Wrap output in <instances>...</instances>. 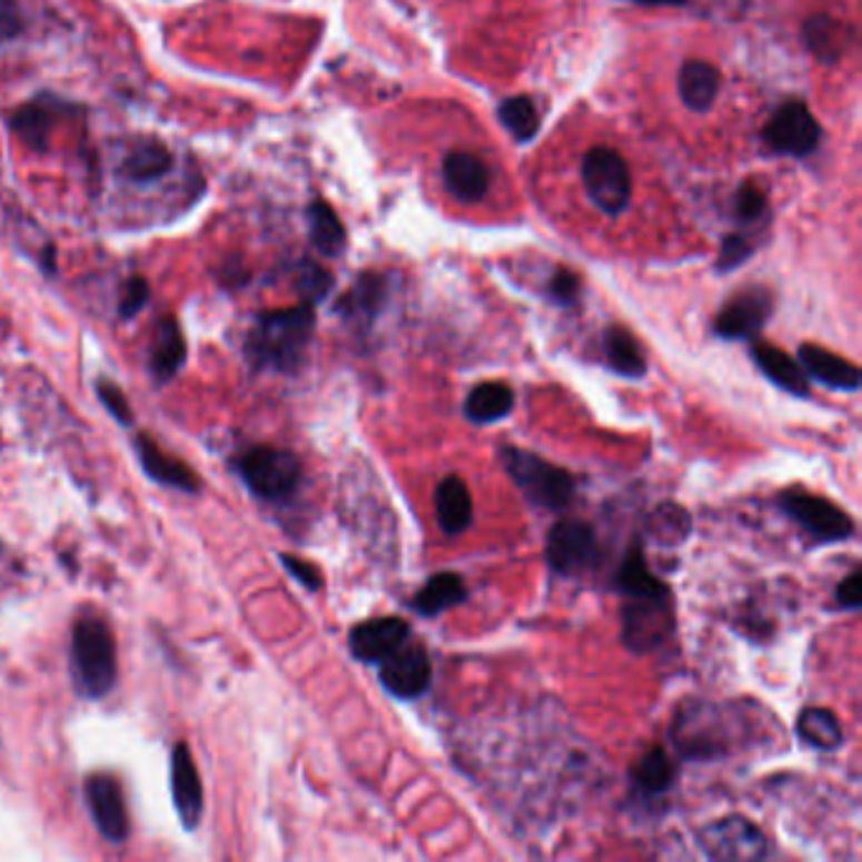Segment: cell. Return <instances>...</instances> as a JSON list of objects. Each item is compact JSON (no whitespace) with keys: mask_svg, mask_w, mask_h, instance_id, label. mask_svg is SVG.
I'll return each mask as SVG.
<instances>
[{"mask_svg":"<svg viewBox=\"0 0 862 862\" xmlns=\"http://www.w3.org/2000/svg\"><path fill=\"white\" fill-rule=\"evenodd\" d=\"M544 157V180L554 182L546 192L562 206L564 220L595 236H630L627 228L645 220L653 202L647 172L640 155L610 132L572 127Z\"/></svg>","mask_w":862,"mask_h":862,"instance_id":"obj_1","label":"cell"},{"mask_svg":"<svg viewBox=\"0 0 862 862\" xmlns=\"http://www.w3.org/2000/svg\"><path fill=\"white\" fill-rule=\"evenodd\" d=\"M430 178L450 206L463 212H498L508 206L504 162L491 145L458 137L450 145H433Z\"/></svg>","mask_w":862,"mask_h":862,"instance_id":"obj_2","label":"cell"},{"mask_svg":"<svg viewBox=\"0 0 862 862\" xmlns=\"http://www.w3.org/2000/svg\"><path fill=\"white\" fill-rule=\"evenodd\" d=\"M314 324L317 317L311 304L261 314L246 337V359L250 367L284 375L296 373L309 349Z\"/></svg>","mask_w":862,"mask_h":862,"instance_id":"obj_3","label":"cell"},{"mask_svg":"<svg viewBox=\"0 0 862 862\" xmlns=\"http://www.w3.org/2000/svg\"><path fill=\"white\" fill-rule=\"evenodd\" d=\"M117 643L99 617H81L71 635V675L83 698H105L117 683Z\"/></svg>","mask_w":862,"mask_h":862,"instance_id":"obj_4","label":"cell"},{"mask_svg":"<svg viewBox=\"0 0 862 862\" xmlns=\"http://www.w3.org/2000/svg\"><path fill=\"white\" fill-rule=\"evenodd\" d=\"M734 721L726 709L706 701H688L675 713L671 736L683 759L709 762L726 756L736 744Z\"/></svg>","mask_w":862,"mask_h":862,"instance_id":"obj_5","label":"cell"},{"mask_svg":"<svg viewBox=\"0 0 862 862\" xmlns=\"http://www.w3.org/2000/svg\"><path fill=\"white\" fill-rule=\"evenodd\" d=\"M671 97L678 105L681 115L703 122L711 115H719L729 101V77L719 61L706 53H683L671 71Z\"/></svg>","mask_w":862,"mask_h":862,"instance_id":"obj_6","label":"cell"},{"mask_svg":"<svg viewBox=\"0 0 862 862\" xmlns=\"http://www.w3.org/2000/svg\"><path fill=\"white\" fill-rule=\"evenodd\" d=\"M501 463H504L508 476L514 478L518 491L534 506L546 508V512H562L577 494V484H574L569 470L554 466L532 450L506 445V448H501Z\"/></svg>","mask_w":862,"mask_h":862,"instance_id":"obj_7","label":"cell"},{"mask_svg":"<svg viewBox=\"0 0 862 862\" xmlns=\"http://www.w3.org/2000/svg\"><path fill=\"white\" fill-rule=\"evenodd\" d=\"M236 473L250 494L264 501H286L301 484V463L291 450L256 445L236 460Z\"/></svg>","mask_w":862,"mask_h":862,"instance_id":"obj_8","label":"cell"},{"mask_svg":"<svg viewBox=\"0 0 862 862\" xmlns=\"http://www.w3.org/2000/svg\"><path fill=\"white\" fill-rule=\"evenodd\" d=\"M698 845L703 855L721 862H756L769 855L766 834L741 814L706 824L698 832Z\"/></svg>","mask_w":862,"mask_h":862,"instance_id":"obj_9","label":"cell"},{"mask_svg":"<svg viewBox=\"0 0 862 862\" xmlns=\"http://www.w3.org/2000/svg\"><path fill=\"white\" fill-rule=\"evenodd\" d=\"M779 506L782 512L800 524L812 539L822 544L845 542L855 534V524L848 512H842L838 504H832L830 498L814 496L804 488H790L779 496Z\"/></svg>","mask_w":862,"mask_h":862,"instance_id":"obj_10","label":"cell"},{"mask_svg":"<svg viewBox=\"0 0 862 862\" xmlns=\"http://www.w3.org/2000/svg\"><path fill=\"white\" fill-rule=\"evenodd\" d=\"M600 559L595 526L579 518H562L546 536V562L562 577H577L589 572Z\"/></svg>","mask_w":862,"mask_h":862,"instance_id":"obj_11","label":"cell"},{"mask_svg":"<svg viewBox=\"0 0 862 862\" xmlns=\"http://www.w3.org/2000/svg\"><path fill=\"white\" fill-rule=\"evenodd\" d=\"M675 630L671 597L627 600L623 607V643L637 655L653 653Z\"/></svg>","mask_w":862,"mask_h":862,"instance_id":"obj_12","label":"cell"},{"mask_svg":"<svg viewBox=\"0 0 862 862\" xmlns=\"http://www.w3.org/2000/svg\"><path fill=\"white\" fill-rule=\"evenodd\" d=\"M379 681L395 698L415 701L430 688L433 663L428 651L420 643H403L379 663Z\"/></svg>","mask_w":862,"mask_h":862,"instance_id":"obj_13","label":"cell"},{"mask_svg":"<svg viewBox=\"0 0 862 862\" xmlns=\"http://www.w3.org/2000/svg\"><path fill=\"white\" fill-rule=\"evenodd\" d=\"M87 804L91 818H95L97 830L101 838H107L115 845H122L129 838V818L122 786L115 776L109 774H91L83 784Z\"/></svg>","mask_w":862,"mask_h":862,"instance_id":"obj_14","label":"cell"},{"mask_svg":"<svg viewBox=\"0 0 862 862\" xmlns=\"http://www.w3.org/2000/svg\"><path fill=\"white\" fill-rule=\"evenodd\" d=\"M170 790H172V802H175V812L182 822L185 830H195L202 820V782L198 774V766H195L192 751L190 746L180 741L172 749V759H170Z\"/></svg>","mask_w":862,"mask_h":862,"instance_id":"obj_15","label":"cell"},{"mask_svg":"<svg viewBox=\"0 0 862 862\" xmlns=\"http://www.w3.org/2000/svg\"><path fill=\"white\" fill-rule=\"evenodd\" d=\"M413 635L410 623L403 617H375L359 623L349 633V653L359 663H383L389 653L407 643Z\"/></svg>","mask_w":862,"mask_h":862,"instance_id":"obj_16","label":"cell"},{"mask_svg":"<svg viewBox=\"0 0 862 862\" xmlns=\"http://www.w3.org/2000/svg\"><path fill=\"white\" fill-rule=\"evenodd\" d=\"M135 450H137L139 466H142L147 476L157 480V484L182 491V494H200L202 484L198 473H195L188 463H182L175 456H170V453H165L150 435H137Z\"/></svg>","mask_w":862,"mask_h":862,"instance_id":"obj_17","label":"cell"},{"mask_svg":"<svg viewBox=\"0 0 862 862\" xmlns=\"http://www.w3.org/2000/svg\"><path fill=\"white\" fill-rule=\"evenodd\" d=\"M772 314V301L764 291H746L739 294L726 309L719 314L716 331L723 339H751L759 331Z\"/></svg>","mask_w":862,"mask_h":862,"instance_id":"obj_18","label":"cell"},{"mask_svg":"<svg viewBox=\"0 0 862 862\" xmlns=\"http://www.w3.org/2000/svg\"><path fill=\"white\" fill-rule=\"evenodd\" d=\"M800 365L804 367L806 377H814L818 383L828 385L830 389H840V393H858L862 385L860 369L852 361L832 355V351L822 347H800Z\"/></svg>","mask_w":862,"mask_h":862,"instance_id":"obj_19","label":"cell"},{"mask_svg":"<svg viewBox=\"0 0 862 862\" xmlns=\"http://www.w3.org/2000/svg\"><path fill=\"white\" fill-rule=\"evenodd\" d=\"M435 514H438V524L448 536H458L470 526L473 498L460 476H445L435 488Z\"/></svg>","mask_w":862,"mask_h":862,"instance_id":"obj_20","label":"cell"},{"mask_svg":"<svg viewBox=\"0 0 862 862\" xmlns=\"http://www.w3.org/2000/svg\"><path fill=\"white\" fill-rule=\"evenodd\" d=\"M751 355H754L759 369H762L776 387H782L784 393L794 397H810V377H806L804 367L794 357L772 345H754Z\"/></svg>","mask_w":862,"mask_h":862,"instance_id":"obj_21","label":"cell"},{"mask_svg":"<svg viewBox=\"0 0 862 862\" xmlns=\"http://www.w3.org/2000/svg\"><path fill=\"white\" fill-rule=\"evenodd\" d=\"M769 139L784 152H804L818 142V125L812 122V117L800 105L784 107L774 117V122L769 125Z\"/></svg>","mask_w":862,"mask_h":862,"instance_id":"obj_22","label":"cell"},{"mask_svg":"<svg viewBox=\"0 0 862 862\" xmlns=\"http://www.w3.org/2000/svg\"><path fill=\"white\" fill-rule=\"evenodd\" d=\"M617 589L623 592L627 600H645V597H671V589L665 587L651 572L645 562L643 546L635 544L630 546L623 564L617 569Z\"/></svg>","mask_w":862,"mask_h":862,"instance_id":"obj_23","label":"cell"},{"mask_svg":"<svg viewBox=\"0 0 862 862\" xmlns=\"http://www.w3.org/2000/svg\"><path fill=\"white\" fill-rule=\"evenodd\" d=\"M185 355H188V347H185L180 324L172 317L162 319L150 349V373L157 383H167L178 375L185 365Z\"/></svg>","mask_w":862,"mask_h":862,"instance_id":"obj_24","label":"cell"},{"mask_svg":"<svg viewBox=\"0 0 862 862\" xmlns=\"http://www.w3.org/2000/svg\"><path fill=\"white\" fill-rule=\"evenodd\" d=\"M466 597H468V589L460 574L440 572V574H433V577L425 582V587L413 597V607L417 615L423 617H438L450 607L460 605Z\"/></svg>","mask_w":862,"mask_h":862,"instance_id":"obj_25","label":"cell"},{"mask_svg":"<svg viewBox=\"0 0 862 862\" xmlns=\"http://www.w3.org/2000/svg\"><path fill=\"white\" fill-rule=\"evenodd\" d=\"M514 389L506 383H480L478 387H473L466 403H463V413L470 423L478 425H488V423H498L514 410Z\"/></svg>","mask_w":862,"mask_h":862,"instance_id":"obj_26","label":"cell"},{"mask_svg":"<svg viewBox=\"0 0 862 862\" xmlns=\"http://www.w3.org/2000/svg\"><path fill=\"white\" fill-rule=\"evenodd\" d=\"M675 782V764L663 746L647 749L633 766V786L643 796H661Z\"/></svg>","mask_w":862,"mask_h":862,"instance_id":"obj_27","label":"cell"},{"mask_svg":"<svg viewBox=\"0 0 862 862\" xmlns=\"http://www.w3.org/2000/svg\"><path fill=\"white\" fill-rule=\"evenodd\" d=\"M602 349H605V361L610 369H615L617 375L640 379L645 377L647 365L643 357V349L635 341L633 334L623 327H610L602 339Z\"/></svg>","mask_w":862,"mask_h":862,"instance_id":"obj_28","label":"cell"},{"mask_svg":"<svg viewBox=\"0 0 862 862\" xmlns=\"http://www.w3.org/2000/svg\"><path fill=\"white\" fill-rule=\"evenodd\" d=\"M796 736H800L806 746L820 751H834L845 741L838 716L820 706H810L800 713V719H796Z\"/></svg>","mask_w":862,"mask_h":862,"instance_id":"obj_29","label":"cell"},{"mask_svg":"<svg viewBox=\"0 0 862 862\" xmlns=\"http://www.w3.org/2000/svg\"><path fill=\"white\" fill-rule=\"evenodd\" d=\"M691 528V514L683 506L673 504V501H665L647 516V534L653 536V542L663 546H681L688 539Z\"/></svg>","mask_w":862,"mask_h":862,"instance_id":"obj_30","label":"cell"},{"mask_svg":"<svg viewBox=\"0 0 862 862\" xmlns=\"http://www.w3.org/2000/svg\"><path fill=\"white\" fill-rule=\"evenodd\" d=\"M13 132L31 147V150H46L53 132V115L43 101H31L21 107L11 119Z\"/></svg>","mask_w":862,"mask_h":862,"instance_id":"obj_31","label":"cell"},{"mask_svg":"<svg viewBox=\"0 0 862 862\" xmlns=\"http://www.w3.org/2000/svg\"><path fill=\"white\" fill-rule=\"evenodd\" d=\"M170 167H172L170 150H167L165 145L147 142V145H137L135 150L127 155L122 170L127 175V180L152 182L157 178H162L165 172H170Z\"/></svg>","mask_w":862,"mask_h":862,"instance_id":"obj_32","label":"cell"},{"mask_svg":"<svg viewBox=\"0 0 862 862\" xmlns=\"http://www.w3.org/2000/svg\"><path fill=\"white\" fill-rule=\"evenodd\" d=\"M309 220H311V240L321 254H339L341 246H345V234H341V226L337 216H334L329 206L324 202H317L309 210Z\"/></svg>","mask_w":862,"mask_h":862,"instance_id":"obj_33","label":"cell"},{"mask_svg":"<svg viewBox=\"0 0 862 862\" xmlns=\"http://www.w3.org/2000/svg\"><path fill=\"white\" fill-rule=\"evenodd\" d=\"M379 301H383V291H379V284L377 281H361L359 286H355L345 299H341L339 304V311L345 314V317L349 319H373L377 309H379Z\"/></svg>","mask_w":862,"mask_h":862,"instance_id":"obj_34","label":"cell"},{"mask_svg":"<svg viewBox=\"0 0 862 862\" xmlns=\"http://www.w3.org/2000/svg\"><path fill=\"white\" fill-rule=\"evenodd\" d=\"M147 301H150V284L142 276H132L127 278L122 299H119V317L122 319H132L139 311L145 309Z\"/></svg>","mask_w":862,"mask_h":862,"instance_id":"obj_35","label":"cell"},{"mask_svg":"<svg viewBox=\"0 0 862 862\" xmlns=\"http://www.w3.org/2000/svg\"><path fill=\"white\" fill-rule=\"evenodd\" d=\"M331 289V276L317 264H304L299 274V291L304 294L306 304L321 301Z\"/></svg>","mask_w":862,"mask_h":862,"instance_id":"obj_36","label":"cell"},{"mask_svg":"<svg viewBox=\"0 0 862 862\" xmlns=\"http://www.w3.org/2000/svg\"><path fill=\"white\" fill-rule=\"evenodd\" d=\"M97 395H99L101 405L107 407V410L111 413V417H115L117 423H122V425L132 423V417H135L132 415V407H129L125 393L115 383H109V379H99V383H97Z\"/></svg>","mask_w":862,"mask_h":862,"instance_id":"obj_37","label":"cell"},{"mask_svg":"<svg viewBox=\"0 0 862 862\" xmlns=\"http://www.w3.org/2000/svg\"><path fill=\"white\" fill-rule=\"evenodd\" d=\"M281 564L296 582L304 584L306 589L314 592V589L321 587V574L311 562L299 559V556H294V554H281Z\"/></svg>","mask_w":862,"mask_h":862,"instance_id":"obj_38","label":"cell"},{"mask_svg":"<svg viewBox=\"0 0 862 862\" xmlns=\"http://www.w3.org/2000/svg\"><path fill=\"white\" fill-rule=\"evenodd\" d=\"M834 600H838V607H842V610H850V612L860 610V605H862V574L858 569L848 574V577L838 584V589H834Z\"/></svg>","mask_w":862,"mask_h":862,"instance_id":"obj_39","label":"cell"},{"mask_svg":"<svg viewBox=\"0 0 862 862\" xmlns=\"http://www.w3.org/2000/svg\"><path fill=\"white\" fill-rule=\"evenodd\" d=\"M23 31V18L13 0H0V41L16 39Z\"/></svg>","mask_w":862,"mask_h":862,"instance_id":"obj_40","label":"cell"}]
</instances>
